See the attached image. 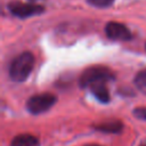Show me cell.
<instances>
[{"mask_svg": "<svg viewBox=\"0 0 146 146\" xmlns=\"http://www.w3.org/2000/svg\"><path fill=\"white\" fill-rule=\"evenodd\" d=\"M86 146H100V145H97V144H90V145H86Z\"/></svg>", "mask_w": 146, "mask_h": 146, "instance_id": "4fadbf2b", "label": "cell"}, {"mask_svg": "<svg viewBox=\"0 0 146 146\" xmlns=\"http://www.w3.org/2000/svg\"><path fill=\"white\" fill-rule=\"evenodd\" d=\"M57 102V97L50 92L33 95L26 102V108L32 114H41L51 108Z\"/></svg>", "mask_w": 146, "mask_h": 146, "instance_id": "3957f363", "label": "cell"}, {"mask_svg": "<svg viewBox=\"0 0 146 146\" xmlns=\"http://www.w3.org/2000/svg\"><path fill=\"white\" fill-rule=\"evenodd\" d=\"M34 67V56L30 51H24L16 56L9 66V76L15 82L25 81Z\"/></svg>", "mask_w": 146, "mask_h": 146, "instance_id": "6da1fadb", "label": "cell"}, {"mask_svg": "<svg viewBox=\"0 0 146 146\" xmlns=\"http://www.w3.org/2000/svg\"><path fill=\"white\" fill-rule=\"evenodd\" d=\"M135 84L138 90L146 95V68L139 71L135 76Z\"/></svg>", "mask_w": 146, "mask_h": 146, "instance_id": "9c48e42d", "label": "cell"}, {"mask_svg": "<svg viewBox=\"0 0 146 146\" xmlns=\"http://www.w3.org/2000/svg\"><path fill=\"white\" fill-rule=\"evenodd\" d=\"M94 128L104 133H119L123 129V124L119 120H112V121L99 123V124L95 125Z\"/></svg>", "mask_w": 146, "mask_h": 146, "instance_id": "52a82bcc", "label": "cell"}, {"mask_svg": "<svg viewBox=\"0 0 146 146\" xmlns=\"http://www.w3.org/2000/svg\"><path fill=\"white\" fill-rule=\"evenodd\" d=\"M8 9L14 16L18 18H27V17H32L35 15H40L44 10V8L40 5L26 3V2H21V1L9 2Z\"/></svg>", "mask_w": 146, "mask_h": 146, "instance_id": "277c9868", "label": "cell"}, {"mask_svg": "<svg viewBox=\"0 0 146 146\" xmlns=\"http://www.w3.org/2000/svg\"><path fill=\"white\" fill-rule=\"evenodd\" d=\"M133 115L140 120L146 121V107H137L133 110Z\"/></svg>", "mask_w": 146, "mask_h": 146, "instance_id": "8fae6325", "label": "cell"}, {"mask_svg": "<svg viewBox=\"0 0 146 146\" xmlns=\"http://www.w3.org/2000/svg\"><path fill=\"white\" fill-rule=\"evenodd\" d=\"M92 95L103 104H107L110 100H111V97H110V92H108V89L106 88V83L105 82H100V83H96V84H92L89 87Z\"/></svg>", "mask_w": 146, "mask_h": 146, "instance_id": "8992f818", "label": "cell"}, {"mask_svg": "<svg viewBox=\"0 0 146 146\" xmlns=\"http://www.w3.org/2000/svg\"><path fill=\"white\" fill-rule=\"evenodd\" d=\"M91 6L94 7H97V8H106V7H110L114 0H87Z\"/></svg>", "mask_w": 146, "mask_h": 146, "instance_id": "30bf717a", "label": "cell"}, {"mask_svg": "<svg viewBox=\"0 0 146 146\" xmlns=\"http://www.w3.org/2000/svg\"><path fill=\"white\" fill-rule=\"evenodd\" d=\"M139 146H146V139H144L141 143H140V145Z\"/></svg>", "mask_w": 146, "mask_h": 146, "instance_id": "7c38bea8", "label": "cell"}, {"mask_svg": "<svg viewBox=\"0 0 146 146\" xmlns=\"http://www.w3.org/2000/svg\"><path fill=\"white\" fill-rule=\"evenodd\" d=\"M115 79L114 73L105 66H91L82 72L79 79V84L81 88H88L92 84L100 82H110Z\"/></svg>", "mask_w": 146, "mask_h": 146, "instance_id": "7a4b0ae2", "label": "cell"}, {"mask_svg": "<svg viewBox=\"0 0 146 146\" xmlns=\"http://www.w3.org/2000/svg\"><path fill=\"white\" fill-rule=\"evenodd\" d=\"M31 1H36V0H31Z\"/></svg>", "mask_w": 146, "mask_h": 146, "instance_id": "5bb4252c", "label": "cell"}, {"mask_svg": "<svg viewBox=\"0 0 146 146\" xmlns=\"http://www.w3.org/2000/svg\"><path fill=\"white\" fill-rule=\"evenodd\" d=\"M10 146H39V139L33 135L22 133L11 140Z\"/></svg>", "mask_w": 146, "mask_h": 146, "instance_id": "ba28073f", "label": "cell"}, {"mask_svg": "<svg viewBox=\"0 0 146 146\" xmlns=\"http://www.w3.org/2000/svg\"><path fill=\"white\" fill-rule=\"evenodd\" d=\"M105 33L111 40L128 41L132 38L130 30L124 24L117 22H108L105 26Z\"/></svg>", "mask_w": 146, "mask_h": 146, "instance_id": "5b68a950", "label": "cell"}]
</instances>
